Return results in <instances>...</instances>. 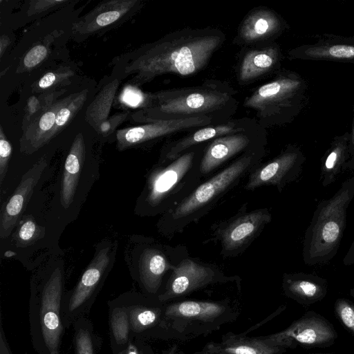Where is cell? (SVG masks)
<instances>
[{
    "label": "cell",
    "mask_w": 354,
    "mask_h": 354,
    "mask_svg": "<svg viewBox=\"0 0 354 354\" xmlns=\"http://www.w3.org/2000/svg\"><path fill=\"white\" fill-rule=\"evenodd\" d=\"M225 34L217 28H183L168 33L143 54L146 78L173 74L187 77L205 69L223 45Z\"/></svg>",
    "instance_id": "1"
},
{
    "label": "cell",
    "mask_w": 354,
    "mask_h": 354,
    "mask_svg": "<svg viewBox=\"0 0 354 354\" xmlns=\"http://www.w3.org/2000/svg\"><path fill=\"white\" fill-rule=\"evenodd\" d=\"M236 95L229 83L214 79L197 86L172 88L151 97L148 118L153 122L209 118L222 123L236 113Z\"/></svg>",
    "instance_id": "2"
},
{
    "label": "cell",
    "mask_w": 354,
    "mask_h": 354,
    "mask_svg": "<svg viewBox=\"0 0 354 354\" xmlns=\"http://www.w3.org/2000/svg\"><path fill=\"white\" fill-rule=\"evenodd\" d=\"M265 153L266 146L245 151L203 181L176 208L161 216L158 222L159 232L164 236H173L183 232L192 223L198 221L261 163Z\"/></svg>",
    "instance_id": "3"
},
{
    "label": "cell",
    "mask_w": 354,
    "mask_h": 354,
    "mask_svg": "<svg viewBox=\"0 0 354 354\" xmlns=\"http://www.w3.org/2000/svg\"><path fill=\"white\" fill-rule=\"evenodd\" d=\"M207 143L190 148L173 160L158 162L140 196L142 214L162 216L172 211L202 183L200 164Z\"/></svg>",
    "instance_id": "4"
},
{
    "label": "cell",
    "mask_w": 354,
    "mask_h": 354,
    "mask_svg": "<svg viewBox=\"0 0 354 354\" xmlns=\"http://www.w3.org/2000/svg\"><path fill=\"white\" fill-rule=\"evenodd\" d=\"M353 198L354 176L346 178L331 197L318 203L304 234L302 256L305 264H326L335 257Z\"/></svg>",
    "instance_id": "5"
},
{
    "label": "cell",
    "mask_w": 354,
    "mask_h": 354,
    "mask_svg": "<svg viewBox=\"0 0 354 354\" xmlns=\"http://www.w3.org/2000/svg\"><path fill=\"white\" fill-rule=\"evenodd\" d=\"M308 84L298 73L282 68L243 101L265 129L292 122L305 106Z\"/></svg>",
    "instance_id": "6"
},
{
    "label": "cell",
    "mask_w": 354,
    "mask_h": 354,
    "mask_svg": "<svg viewBox=\"0 0 354 354\" xmlns=\"http://www.w3.org/2000/svg\"><path fill=\"white\" fill-rule=\"evenodd\" d=\"M268 143L267 131L258 124L237 133L216 138L206 145L200 164L203 178L209 176L228 161Z\"/></svg>",
    "instance_id": "7"
},
{
    "label": "cell",
    "mask_w": 354,
    "mask_h": 354,
    "mask_svg": "<svg viewBox=\"0 0 354 354\" xmlns=\"http://www.w3.org/2000/svg\"><path fill=\"white\" fill-rule=\"evenodd\" d=\"M271 220L270 210L260 208L249 212H240L219 224L214 235L221 245V255L230 258L241 254Z\"/></svg>",
    "instance_id": "8"
},
{
    "label": "cell",
    "mask_w": 354,
    "mask_h": 354,
    "mask_svg": "<svg viewBox=\"0 0 354 354\" xmlns=\"http://www.w3.org/2000/svg\"><path fill=\"white\" fill-rule=\"evenodd\" d=\"M306 158L301 148L287 145L274 158L261 163L248 175L245 189L253 191L262 186H274L279 192L300 176Z\"/></svg>",
    "instance_id": "9"
},
{
    "label": "cell",
    "mask_w": 354,
    "mask_h": 354,
    "mask_svg": "<svg viewBox=\"0 0 354 354\" xmlns=\"http://www.w3.org/2000/svg\"><path fill=\"white\" fill-rule=\"evenodd\" d=\"M229 279L214 266L186 256L171 272L165 290L158 299L165 301L186 295L209 284Z\"/></svg>",
    "instance_id": "10"
},
{
    "label": "cell",
    "mask_w": 354,
    "mask_h": 354,
    "mask_svg": "<svg viewBox=\"0 0 354 354\" xmlns=\"http://www.w3.org/2000/svg\"><path fill=\"white\" fill-rule=\"evenodd\" d=\"M335 332L327 321L318 315H306L281 332L261 337L271 346L284 348L297 345L305 347H320L331 344Z\"/></svg>",
    "instance_id": "11"
},
{
    "label": "cell",
    "mask_w": 354,
    "mask_h": 354,
    "mask_svg": "<svg viewBox=\"0 0 354 354\" xmlns=\"http://www.w3.org/2000/svg\"><path fill=\"white\" fill-rule=\"evenodd\" d=\"M288 28L286 21L276 11L266 6L256 7L239 24L233 43L241 48L270 44Z\"/></svg>",
    "instance_id": "12"
},
{
    "label": "cell",
    "mask_w": 354,
    "mask_h": 354,
    "mask_svg": "<svg viewBox=\"0 0 354 354\" xmlns=\"http://www.w3.org/2000/svg\"><path fill=\"white\" fill-rule=\"evenodd\" d=\"M283 53L278 43L243 48L238 54L236 77L246 86L282 68Z\"/></svg>",
    "instance_id": "13"
},
{
    "label": "cell",
    "mask_w": 354,
    "mask_h": 354,
    "mask_svg": "<svg viewBox=\"0 0 354 354\" xmlns=\"http://www.w3.org/2000/svg\"><path fill=\"white\" fill-rule=\"evenodd\" d=\"M257 124L258 122L254 118L243 117L192 130L184 136L167 142L162 149L158 162L173 160L194 146L208 142L223 136L247 130Z\"/></svg>",
    "instance_id": "14"
},
{
    "label": "cell",
    "mask_w": 354,
    "mask_h": 354,
    "mask_svg": "<svg viewBox=\"0 0 354 354\" xmlns=\"http://www.w3.org/2000/svg\"><path fill=\"white\" fill-rule=\"evenodd\" d=\"M62 290V273L59 268L50 274L44 284L40 306V324L44 343L50 354H58L62 334L59 317Z\"/></svg>",
    "instance_id": "15"
},
{
    "label": "cell",
    "mask_w": 354,
    "mask_h": 354,
    "mask_svg": "<svg viewBox=\"0 0 354 354\" xmlns=\"http://www.w3.org/2000/svg\"><path fill=\"white\" fill-rule=\"evenodd\" d=\"M187 254L183 247L174 248L161 245L146 247L138 262L140 279L145 288L150 293H156L165 274L172 272Z\"/></svg>",
    "instance_id": "16"
},
{
    "label": "cell",
    "mask_w": 354,
    "mask_h": 354,
    "mask_svg": "<svg viewBox=\"0 0 354 354\" xmlns=\"http://www.w3.org/2000/svg\"><path fill=\"white\" fill-rule=\"evenodd\" d=\"M290 60L327 61L354 64V36L344 37L325 33L315 43L292 48L288 52Z\"/></svg>",
    "instance_id": "17"
},
{
    "label": "cell",
    "mask_w": 354,
    "mask_h": 354,
    "mask_svg": "<svg viewBox=\"0 0 354 354\" xmlns=\"http://www.w3.org/2000/svg\"><path fill=\"white\" fill-rule=\"evenodd\" d=\"M45 166V162H39L23 176L1 213L0 218L1 238H6L10 234L24 205L31 196L34 187L39 181Z\"/></svg>",
    "instance_id": "18"
},
{
    "label": "cell",
    "mask_w": 354,
    "mask_h": 354,
    "mask_svg": "<svg viewBox=\"0 0 354 354\" xmlns=\"http://www.w3.org/2000/svg\"><path fill=\"white\" fill-rule=\"evenodd\" d=\"M284 348L271 346L261 337L228 335L219 342L207 344L203 354H281Z\"/></svg>",
    "instance_id": "19"
},
{
    "label": "cell",
    "mask_w": 354,
    "mask_h": 354,
    "mask_svg": "<svg viewBox=\"0 0 354 354\" xmlns=\"http://www.w3.org/2000/svg\"><path fill=\"white\" fill-rule=\"evenodd\" d=\"M110 247L100 248L83 273L69 300L68 308L73 311L84 303L97 286L111 263Z\"/></svg>",
    "instance_id": "20"
},
{
    "label": "cell",
    "mask_w": 354,
    "mask_h": 354,
    "mask_svg": "<svg viewBox=\"0 0 354 354\" xmlns=\"http://www.w3.org/2000/svg\"><path fill=\"white\" fill-rule=\"evenodd\" d=\"M350 132L336 136L321 160L320 182L323 187L334 183L341 174L350 156Z\"/></svg>",
    "instance_id": "21"
},
{
    "label": "cell",
    "mask_w": 354,
    "mask_h": 354,
    "mask_svg": "<svg viewBox=\"0 0 354 354\" xmlns=\"http://www.w3.org/2000/svg\"><path fill=\"white\" fill-rule=\"evenodd\" d=\"M283 287L287 295L307 303L321 299L327 292L325 279L312 274H284Z\"/></svg>",
    "instance_id": "22"
},
{
    "label": "cell",
    "mask_w": 354,
    "mask_h": 354,
    "mask_svg": "<svg viewBox=\"0 0 354 354\" xmlns=\"http://www.w3.org/2000/svg\"><path fill=\"white\" fill-rule=\"evenodd\" d=\"M224 306L210 301H184L169 306L165 312L167 318L183 321H212L222 315Z\"/></svg>",
    "instance_id": "23"
},
{
    "label": "cell",
    "mask_w": 354,
    "mask_h": 354,
    "mask_svg": "<svg viewBox=\"0 0 354 354\" xmlns=\"http://www.w3.org/2000/svg\"><path fill=\"white\" fill-rule=\"evenodd\" d=\"M82 147L75 144L64 164L62 178L60 198L62 205L68 207L73 202L83 167Z\"/></svg>",
    "instance_id": "24"
},
{
    "label": "cell",
    "mask_w": 354,
    "mask_h": 354,
    "mask_svg": "<svg viewBox=\"0 0 354 354\" xmlns=\"http://www.w3.org/2000/svg\"><path fill=\"white\" fill-rule=\"evenodd\" d=\"M158 309L135 306L129 313L130 326L136 332L142 331L153 326L159 317Z\"/></svg>",
    "instance_id": "25"
},
{
    "label": "cell",
    "mask_w": 354,
    "mask_h": 354,
    "mask_svg": "<svg viewBox=\"0 0 354 354\" xmlns=\"http://www.w3.org/2000/svg\"><path fill=\"white\" fill-rule=\"evenodd\" d=\"M113 335L118 344L127 342L129 330V318L124 308L115 309L111 318Z\"/></svg>",
    "instance_id": "26"
},
{
    "label": "cell",
    "mask_w": 354,
    "mask_h": 354,
    "mask_svg": "<svg viewBox=\"0 0 354 354\" xmlns=\"http://www.w3.org/2000/svg\"><path fill=\"white\" fill-rule=\"evenodd\" d=\"M335 311L344 326L354 334V305L346 300L338 299Z\"/></svg>",
    "instance_id": "27"
},
{
    "label": "cell",
    "mask_w": 354,
    "mask_h": 354,
    "mask_svg": "<svg viewBox=\"0 0 354 354\" xmlns=\"http://www.w3.org/2000/svg\"><path fill=\"white\" fill-rule=\"evenodd\" d=\"M77 354H93V345L89 333L80 330L75 337Z\"/></svg>",
    "instance_id": "28"
},
{
    "label": "cell",
    "mask_w": 354,
    "mask_h": 354,
    "mask_svg": "<svg viewBox=\"0 0 354 354\" xmlns=\"http://www.w3.org/2000/svg\"><path fill=\"white\" fill-rule=\"evenodd\" d=\"M12 152L9 142L1 135L0 139V183L2 184L7 172L8 160Z\"/></svg>",
    "instance_id": "29"
},
{
    "label": "cell",
    "mask_w": 354,
    "mask_h": 354,
    "mask_svg": "<svg viewBox=\"0 0 354 354\" xmlns=\"http://www.w3.org/2000/svg\"><path fill=\"white\" fill-rule=\"evenodd\" d=\"M47 50L44 46H36L26 54L24 63L27 67L35 66L45 58Z\"/></svg>",
    "instance_id": "30"
},
{
    "label": "cell",
    "mask_w": 354,
    "mask_h": 354,
    "mask_svg": "<svg viewBox=\"0 0 354 354\" xmlns=\"http://www.w3.org/2000/svg\"><path fill=\"white\" fill-rule=\"evenodd\" d=\"M143 97L142 93L136 88L127 87L122 95V101L127 104L136 106L142 101Z\"/></svg>",
    "instance_id": "31"
},
{
    "label": "cell",
    "mask_w": 354,
    "mask_h": 354,
    "mask_svg": "<svg viewBox=\"0 0 354 354\" xmlns=\"http://www.w3.org/2000/svg\"><path fill=\"white\" fill-rule=\"evenodd\" d=\"M36 230L35 223L32 220H27L20 227L19 237L24 241H30L33 238Z\"/></svg>",
    "instance_id": "32"
},
{
    "label": "cell",
    "mask_w": 354,
    "mask_h": 354,
    "mask_svg": "<svg viewBox=\"0 0 354 354\" xmlns=\"http://www.w3.org/2000/svg\"><path fill=\"white\" fill-rule=\"evenodd\" d=\"M120 13L117 10L103 12L97 16L96 23L100 26H107L120 17Z\"/></svg>",
    "instance_id": "33"
},
{
    "label": "cell",
    "mask_w": 354,
    "mask_h": 354,
    "mask_svg": "<svg viewBox=\"0 0 354 354\" xmlns=\"http://www.w3.org/2000/svg\"><path fill=\"white\" fill-rule=\"evenodd\" d=\"M56 120V115L53 112L48 111L41 118L39 125L42 131H48L53 126Z\"/></svg>",
    "instance_id": "34"
},
{
    "label": "cell",
    "mask_w": 354,
    "mask_h": 354,
    "mask_svg": "<svg viewBox=\"0 0 354 354\" xmlns=\"http://www.w3.org/2000/svg\"><path fill=\"white\" fill-rule=\"evenodd\" d=\"M71 115V109L63 108L56 115L55 123L57 126H63L68 120Z\"/></svg>",
    "instance_id": "35"
},
{
    "label": "cell",
    "mask_w": 354,
    "mask_h": 354,
    "mask_svg": "<svg viewBox=\"0 0 354 354\" xmlns=\"http://www.w3.org/2000/svg\"><path fill=\"white\" fill-rule=\"evenodd\" d=\"M55 80V75L53 73H47L39 82V86L41 88H46L50 86Z\"/></svg>",
    "instance_id": "36"
},
{
    "label": "cell",
    "mask_w": 354,
    "mask_h": 354,
    "mask_svg": "<svg viewBox=\"0 0 354 354\" xmlns=\"http://www.w3.org/2000/svg\"><path fill=\"white\" fill-rule=\"evenodd\" d=\"M344 171L354 173V140H350V156L344 167Z\"/></svg>",
    "instance_id": "37"
},
{
    "label": "cell",
    "mask_w": 354,
    "mask_h": 354,
    "mask_svg": "<svg viewBox=\"0 0 354 354\" xmlns=\"http://www.w3.org/2000/svg\"><path fill=\"white\" fill-rule=\"evenodd\" d=\"M343 263L346 266L354 264V240L343 259Z\"/></svg>",
    "instance_id": "38"
},
{
    "label": "cell",
    "mask_w": 354,
    "mask_h": 354,
    "mask_svg": "<svg viewBox=\"0 0 354 354\" xmlns=\"http://www.w3.org/2000/svg\"><path fill=\"white\" fill-rule=\"evenodd\" d=\"M0 354H10L6 339L4 338L2 325L1 326Z\"/></svg>",
    "instance_id": "39"
},
{
    "label": "cell",
    "mask_w": 354,
    "mask_h": 354,
    "mask_svg": "<svg viewBox=\"0 0 354 354\" xmlns=\"http://www.w3.org/2000/svg\"><path fill=\"white\" fill-rule=\"evenodd\" d=\"M120 354H138V352L136 347L133 344H129L127 348L122 351Z\"/></svg>",
    "instance_id": "40"
},
{
    "label": "cell",
    "mask_w": 354,
    "mask_h": 354,
    "mask_svg": "<svg viewBox=\"0 0 354 354\" xmlns=\"http://www.w3.org/2000/svg\"><path fill=\"white\" fill-rule=\"evenodd\" d=\"M350 133H351V140H354V108H353L352 127H351V131Z\"/></svg>",
    "instance_id": "41"
},
{
    "label": "cell",
    "mask_w": 354,
    "mask_h": 354,
    "mask_svg": "<svg viewBox=\"0 0 354 354\" xmlns=\"http://www.w3.org/2000/svg\"><path fill=\"white\" fill-rule=\"evenodd\" d=\"M176 350V346H174L170 349V351L167 353V354H175Z\"/></svg>",
    "instance_id": "42"
},
{
    "label": "cell",
    "mask_w": 354,
    "mask_h": 354,
    "mask_svg": "<svg viewBox=\"0 0 354 354\" xmlns=\"http://www.w3.org/2000/svg\"><path fill=\"white\" fill-rule=\"evenodd\" d=\"M194 354H203V353H198H198H194Z\"/></svg>",
    "instance_id": "43"
}]
</instances>
